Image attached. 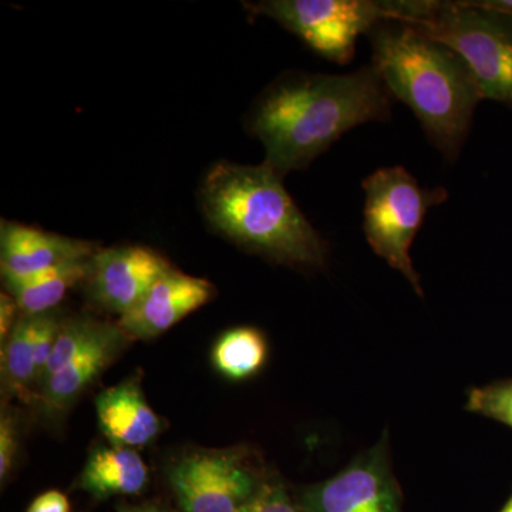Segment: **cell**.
I'll use <instances>...</instances> for the list:
<instances>
[{"instance_id":"cell-10","label":"cell","mask_w":512,"mask_h":512,"mask_svg":"<svg viewBox=\"0 0 512 512\" xmlns=\"http://www.w3.org/2000/svg\"><path fill=\"white\" fill-rule=\"evenodd\" d=\"M212 292L214 288L205 279L168 269L143 301L121 316L119 326L128 338H157L210 301Z\"/></svg>"},{"instance_id":"cell-19","label":"cell","mask_w":512,"mask_h":512,"mask_svg":"<svg viewBox=\"0 0 512 512\" xmlns=\"http://www.w3.org/2000/svg\"><path fill=\"white\" fill-rule=\"evenodd\" d=\"M466 410L500 421L512 429V379L471 389Z\"/></svg>"},{"instance_id":"cell-9","label":"cell","mask_w":512,"mask_h":512,"mask_svg":"<svg viewBox=\"0 0 512 512\" xmlns=\"http://www.w3.org/2000/svg\"><path fill=\"white\" fill-rule=\"evenodd\" d=\"M171 268L167 259L150 248L130 245L99 249L87 278L90 298L104 311L121 318L136 308Z\"/></svg>"},{"instance_id":"cell-1","label":"cell","mask_w":512,"mask_h":512,"mask_svg":"<svg viewBox=\"0 0 512 512\" xmlns=\"http://www.w3.org/2000/svg\"><path fill=\"white\" fill-rule=\"evenodd\" d=\"M392 104L373 66L348 74H286L256 101L248 130L264 144V164L284 178L352 128L389 119Z\"/></svg>"},{"instance_id":"cell-7","label":"cell","mask_w":512,"mask_h":512,"mask_svg":"<svg viewBox=\"0 0 512 512\" xmlns=\"http://www.w3.org/2000/svg\"><path fill=\"white\" fill-rule=\"evenodd\" d=\"M168 481L184 512H242L264 483L235 450L187 454L168 470Z\"/></svg>"},{"instance_id":"cell-25","label":"cell","mask_w":512,"mask_h":512,"mask_svg":"<svg viewBox=\"0 0 512 512\" xmlns=\"http://www.w3.org/2000/svg\"><path fill=\"white\" fill-rule=\"evenodd\" d=\"M471 3L478 8L494 10L512 18V0H471Z\"/></svg>"},{"instance_id":"cell-13","label":"cell","mask_w":512,"mask_h":512,"mask_svg":"<svg viewBox=\"0 0 512 512\" xmlns=\"http://www.w3.org/2000/svg\"><path fill=\"white\" fill-rule=\"evenodd\" d=\"M96 410L100 429L111 446L143 447L160 434L161 421L136 379L103 390L97 396Z\"/></svg>"},{"instance_id":"cell-26","label":"cell","mask_w":512,"mask_h":512,"mask_svg":"<svg viewBox=\"0 0 512 512\" xmlns=\"http://www.w3.org/2000/svg\"><path fill=\"white\" fill-rule=\"evenodd\" d=\"M119 512H167L158 508L157 505H140V507H124Z\"/></svg>"},{"instance_id":"cell-24","label":"cell","mask_w":512,"mask_h":512,"mask_svg":"<svg viewBox=\"0 0 512 512\" xmlns=\"http://www.w3.org/2000/svg\"><path fill=\"white\" fill-rule=\"evenodd\" d=\"M70 505L66 495L59 491H47L39 495L32 504L29 505L28 512H69Z\"/></svg>"},{"instance_id":"cell-6","label":"cell","mask_w":512,"mask_h":512,"mask_svg":"<svg viewBox=\"0 0 512 512\" xmlns=\"http://www.w3.org/2000/svg\"><path fill=\"white\" fill-rule=\"evenodd\" d=\"M245 8L275 20L318 55L340 64L355 56L357 37L394 16L393 0H265L245 3Z\"/></svg>"},{"instance_id":"cell-18","label":"cell","mask_w":512,"mask_h":512,"mask_svg":"<svg viewBox=\"0 0 512 512\" xmlns=\"http://www.w3.org/2000/svg\"><path fill=\"white\" fill-rule=\"evenodd\" d=\"M107 322L93 318L89 315L74 316V318L66 319L63 328L60 330L59 336L53 348L52 356L47 363L45 372L40 377L37 387L40 386L47 377L52 376L57 370L66 366L70 360L74 359L80 352H83L87 346L92 345L101 330L104 329Z\"/></svg>"},{"instance_id":"cell-23","label":"cell","mask_w":512,"mask_h":512,"mask_svg":"<svg viewBox=\"0 0 512 512\" xmlns=\"http://www.w3.org/2000/svg\"><path fill=\"white\" fill-rule=\"evenodd\" d=\"M19 312L18 303L13 299V296L9 295L8 292H2V295H0V342H2V345L18 323Z\"/></svg>"},{"instance_id":"cell-5","label":"cell","mask_w":512,"mask_h":512,"mask_svg":"<svg viewBox=\"0 0 512 512\" xmlns=\"http://www.w3.org/2000/svg\"><path fill=\"white\" fill-rule=\"evenodd\" d=\"M366 192L365 234L370 247L402 272L414 291L423 295L420 276L410 258L413 239L431 207L447 200L444 188H421L403 167L377 170L363 181Z\"/></svg>"},{"instance_id":"cell-17","label":"cell","mask_w":512,"mask_h":512,"mask_svg":"<svg viewBox=\"0 0 512 512\" xmlns=\"http://www.w3.org/2000/svg\"><path fill=\"white\" fill-rule=\"evenodd\" d=\"M2 386L3 392L22 400H29L37 387L32 316L20 315L2 345Z\"/></svg>"},{"instance_id":"cell-3","label":"cell","mask_w":512,"mask_h":512,"mask_svg":"<svg viewBox=\"0 0 512 512\" xmlns=\"http://www.w3.org/2000/svg\"><path fill=\"white\" fill-rule=\"evenodd\" d=\"M201 204L212 227L238 247L293 268L326 264V242L266 164H215L202 183Z\"/></svg>"},{"instance_id":"cell-12","label":"cell","mask_w":512,"mask_h":512,"mask_svg":"<svg viewBox=\"0 0 512 512\" xmlns=\"http://www.w3.org/2000/svg\"><path fill=\"white\" fill-rule=\"evenodd\" d=\"M128 336L119 325L106 323L99 336L37 387V396L47 412H62L117 359Z\"/></svg>"},{"instance_id":"cell-15","label":"cell","mask_w":512,"mask_h":512,"mask_svg":"<svg viewBox=\"0 0 512 512\" xmlns=\"http://www.w3.org/2000/svg\"><path fill=\"white\" fill-rule=\"evenodd\" d=\"M92 258L64 262L46 271L23 276L6 278V289L18 303L20 315H40L55 311L66 293L80 282L87 281L92 271Z\"/></svg>"},{"instance_id":"cell-27","label":"cell","mask_w":512,"mask_h":512,"mask_svg":"<svg viewBox=\"0 0 512 512\" xmlns=\"http://www.w3.org/2000/svg\"><path fill=\"white\" fill-rule=\"evenodd\" d=\"M500 512H512V493L510 498H508L507 503L504 504V507L501 508Z\"/></svg>"},{"instance_id":"cell-2","label":"cell","mask_w":512,"mask_h":512,"mask_svg":"<svg viewBox=\"0 0 512 512\" xmlns=\"http://www.w3.org/2000/svg\"><path fill=\"white\" fill-rule=\"evenodd\" d=\"M366 36L384 86L414 111L443 156L456 160L484 99L467 64L450 47L399 20H383Z\"/></svg>"},{"instance_id":"cell-16","label":"cell","mask_w":512,"mask_h":512,"mask_svg":"<svg viewBox=\"0 0 512 512\" xmlns=\"http://www.w3.org/2000/svg\"><path fill=\"white\" fill-rule=\"evenodd\" d=\"M268 359V343L255 328L228 330L212 349V365L229 380H245L256 375Z\"/></svg>"},{"instance_id":"cell-4","label":"cell","mask_w":512,"mask_h":512,"mask_svg":"<svg viewBox=\"0 0 512 512\" xmlns=\"http://www.w3.org/2000/svg\"><path fill=\"white\" fill-rule=\"evenodd\" d=\"M407 23L456 52L473 73L484 99L512 107V18L471 0H399Z\"/></svg>"},{"instance_id":"cell-11","label":"cell","mask_w":512,"mask_h":512,"mask_svg":"<svg viewBox=\"0 0 512 512\" xmlns=\"http://www.w3.org/2000/svg\"><path fill=\"white\" fill-rule=\"evenodd\" d=\"M94 242L52 234L18 222L2 221L0 265L2 278H23L64 262L92 258L99 251Z\"/></svg>"},{"instance_id":"cell-20","label":"cell","mask_w":512,"mask_h":512,"mask_svg":"<svg viewBox=\"0 0 512 512\" xmlns=\"http://www.w3.org/2000/svg\"><path fill=\"white\" fill-rule=\"evenodd\" d=\"M64 319L59 311H50L32 316L33 346H35V359L37 369V383L45 372L50 356L60 330L63 328Z\"/></svg>"},{"instance_id":"cell-8","label":"cell","mask_w":512,"mask_h":512,"mask_svg":"<svg viewBox=\"0 0 512 512\" xmlns=\"http://www.w3.org/2000/svg\"><path fill=\"white\" fill-rule=\"evenodd\" d=\"M298 505L303 512H402L386 434L336 476L306 488Z\"/></svg>"},{"instance_id":"cell-21","label":"cell","mask_w":512,"mask_h":512,"mask_svg":"<svg viewBox=\"0 0 512 512\" xmlns=\"http://www.w3.org/2000/svg\"><path fill=\"white\" fill-rule=\"evenodd\" d=\"M242 512H303L278 481H264Z\"/></svg>"},{"instance_id":"cell-22","label":"cell","mask_w":512,"mask_h":512,"mask_svg":"<svg viewBox=\"0 0 512 512\" xmlns=\"http://www.w3.org/2000/svg\"><path fill=\"white\" fill-rule=\"evenodd\" d=\"M18 426L15 417L9 412L2 413L0 419V480H5L15 464L18 453Z\"/></svg>"},{"instance_id":"cell-14","label":"cell","mask_w":512,"mask_h":512,"mask_svg":"<svg viewBox=\"0 0 512 512\" xmlns=\"http://www.w3.org/2000/svg\"><path fill=\"white\" fill-rule=\"evenodd\" d=\"M148 481L146 463L127 447H97L87 458L80 488L94 498L138 494Z\"/></svg>"}]
</instances>
